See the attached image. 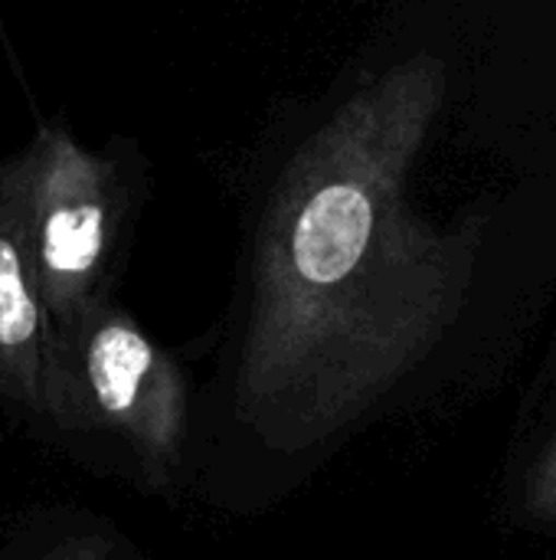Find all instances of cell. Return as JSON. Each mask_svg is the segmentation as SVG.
Instances as JSON below:
<instances>
[{
  "label": "cell",
  "instance_id": "6da1fadb",
  "mask_svg": "<svg viewBox=\"0 0 556 560\" xmlns=\"http://www.w3.org/2000/svg\"><path fill=\"white\" fill-rule=\"evenodd\" d=\"M446 62L413 52L351 92L282 167L256 243L242 410L279 450L315 446L419 368L459 322L482 220L406 197Z\"/></svg>",
  "mask_w": 556,
  "mask_h": 560
},
{
  "label": "cell",
  "instance_id": "5b68a950",
  "mask_svg": "<svg viewBox=\"0 0 556 560\" xmlns=\"http://www.w3.org/2000/svg\"><path fill=\"white\" fill-rule=\"evenodd\" d=\"M531 512L556 525V436L551 440L547 453L541 456L537 469H534V482H531Z\"/></svg>",
  "mask_w": 556,
  "mask_h": 560
},
{
  "label": "cell",
  "instance_id": "7a4b0ae2",
  "mask_svg": "<svg viewBox=\"0 0 556 560\" xmlns=\"http://www.w3.org/2000/svg\"><path fill=\"white\" fill-rule=\"evenodd\" d=\"M157 358L131 325H105L88 348V381L105 413L128 417L151 400Z\"/></svg>",
  "mask_w": 556,
  "mask_h": 560
},
{
  "label": "cell",
  "instance_id": "277c9868",
  "mask_svg": "<svg viewBox=\"0 0 556 560\" xmlns=\"http://www.w3.org/2000/svg\"><path fill=\"white\" fill-rule=\"evenodd\" d=\"M36 331V305L23 285L20 256L0 236V345H23Z\"/></svg>",
  "mask_w": 556,
  "mask_h": 560
},
{
  "label": "cell",
  "instance_id": "3957f363",
  "mask_svg": "<svg viewBox=\"0 0 556 560\" xmlns=\"http://www.w3.org/2000/svg\"><path fill=\"white\" fill-rule=\"evenodd\" d=\"M102 253V207L75 203L59 207L46 220L43 256L56 272H85Z\"/></svg>",
  "mask_w": 556,
  "mask_h": 560
}]
</instances>
